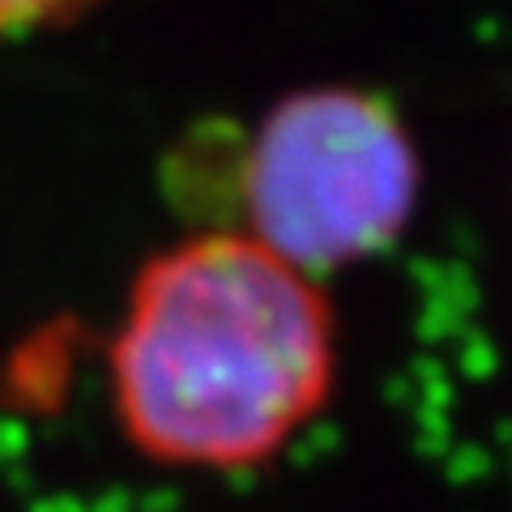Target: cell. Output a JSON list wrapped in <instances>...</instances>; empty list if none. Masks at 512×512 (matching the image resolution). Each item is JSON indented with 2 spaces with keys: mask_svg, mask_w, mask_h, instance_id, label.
Listing matches in <instances>:
<instances>
[{
  "mask_svg": "<svg viewBox=\"0 0 512 512\" xmlns=\"http://www.w3.org/2000/svg\"><path fill=\"white\" fill-rule=\"evenodd\" d=\"M248 239L299 274L389 248L419 201V154L393 107L329 86L278 103L244 158Z\"/></svg>",
  "mask_w": 512,
  "mask_h": 512,
  "instance_id": "2",
  "label": "cell"
},
{
  "mask_svg": "<svg viewBox=\"0 0 512 512\" xmlns=\"http://www.w3.org/2000/svg\"><path fill=\"white\" fill-rule=\"evenodd\" d=\"M86 0H0V30H22L73 13Z\"/></svg>",
  "mask_w": 512,
  "mask_h": 512,
  "instance_id": "3",
  "label": "cell"
},
{
  "mask_svg": "<svg viewBox=\"0 0 512 512\" xmlns=\"http://www.w3.org/2000/svg\"><path fill=\"white\" fill-rule=\"evenodd\" d=\"M338 380L320 282L248 235H201L137 278L111 342L124 440L175 470L235 474L274 461Z\"/></svg>",
  "mask_w": 512,
  "mask_h": 512,
  "instance_id": "1",
  "label": "cell"
}]
</instances>
